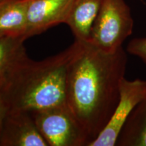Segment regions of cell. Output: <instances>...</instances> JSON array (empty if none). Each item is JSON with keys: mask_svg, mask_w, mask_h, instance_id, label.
I'll return each mask as SVG.
<instances>
[{"mask_svg": "<svg viewBox=\"0 0 146 146\" xmlns=\"http://www.w3.org/2000/svg\"><path fill=\"white\" fill-rule=\"evenodd\" d=\"M0 146H49L29 112H8L0 131Z\"/></svg>", "mask_w": 146, "mask_h": 146, "instance_id": "52a82bcc", "label": "cell"}, {"mask_svg": "<svg viewBox=\"0 0 146 146\" xmlns=\"http://www.w3.org/2000/svg\"><path fill=\"white\" fill-rule=\"evenodd\" d=\"M127 51L141 59L146 66V37L135 38L131 40L127 45Z\"/></svg>", "mask_w": 146, "mask_h": 146, "instance_id": "7c38bea8", "label": "cell"}, {"mask_svg": "<svg viewBox=\"0 0 146 146\" xmlns=\"http://www.w3.org/2000/svg\"><path fill=\"white\" fill-rule=\"evenodd\" d=\"M146 97V81H129L124 77L120 85V98L110 119L89 146H114L129 115Z\"/></svg>", "mask_w": 146, "mask_h": 146, "instance_id": "5b68a950", "label": "cell"}, {"mask_svg": "<svg viewBox=\"0 0 146 146\" xmlns=\"http://www.w3.org/2000/svg\"><path fill=\"white\" fill-rule=\"evenodd\" d=\"M9 1H10V0H0V8H1L2 5H4L5 3L8 2Z\"/></svg>", "mask_w": 146, "mask_h": 146, "instance_id": "5bb4252c", "label": "cell"}, {"mask_svg": "<svg viewBox=\"0 0 146 146\" xmlns=\"http://www.w3.org/2000/svg\"><path fill=\"white\" fill-rule=\"evenodd\" d=\"M103 0H74L66 25L75 39L88 41L91 29Z\"/></svg>", "mask_w": 146, "mask_h": 146, "instance_id": "ba28073f", "label": "cell"}, {"mask_svg": "<svg viewBox=\"0 0 146 146\" xmlns=\"http://www.w3.org/2000/svg\"><path fill=\"white\" fill-rule=\"evenodd\" d=\"M134 21L125 0H103L91 27L88 41L112 52L123 47L132 34Z\"/></svg>", "mask_w": 146, "mask_h": 146, "instance_id": "3957f363", "label": "cell"}, {"mask_svg": "<svg viewBox=\"0 0 146 146\" xmlns=\"http://www.w3.org/2000/svg\"><path fill=\"white\" fill-rule=\"evenodd\" d=\"M49 146H88L86 133L66 104L30 112Z\"/></svg>", "mask_w": 146, "mask_h": 146, "instance_id": "277c9868", "label": "cell"}, {"mask_svg": "<svg viewBox=\"0 0 146 146\" xmlns=\"http://www.w3.org/2000/svg\"><path fill=\"white\" fill-rule=\"evenodd\" d=\"M30 0H10L0 8V34L25 37Z\"/></svg>", "mask_w": 146, "mask_h": 146, "instance_id": "9c48e42d", "label": "cell"}, {"mask_svg": "<svg viewBox=\"0 0 146 146\" xmlns=\"http://www.w3.org/2000/svg\"><path fill=\"white\" fill-rule=\"evenodd\" d=\"M23 36L0 37V82L16 64L27 56Z\"/></svg>", "mask_w": 146, "mask_h": 146, "instance_id": "8fae6325", "label": "cell"}, {"mask_svg": "<svg viewBox=\"0 0 146 146\" xmlns=\"http://www.w3.org/2000/svg\"><path fill=\"white\" fill-rule=\"evenodd\" d=\"M116 145L146 146V97L129 115Z\"/></svg>", "mask_w": 146, "mask_h": 146, "instance_id": "30bf717a", "label": "cell"}, {"mask_svg": "<svg viewBox=\"0 0 146 146\" xmlns=\"http://www.w3.org/2000/svg\"><path fill=\"white\" fill-rule=\"evenodd\" d=\"M76 43L55 56L35 61L28 56L5 74L1 92L8 112L39 110L66 105V79Z\"/></svg>", "mask_w": 146, "mask_h": 146, "instance_id": "7a4b0ae2", "label": "cell"}, {"mask_svg": "<svg viewBox=\"0 0 146 146\" xmlns=\"http://www.w3.org/2000/svg\"><path fill=\"white\" fill-rule=\"evenodd\" d=\"M66 79V104L81 125L89 145L104 130L120 98L125 77L127 53L120 47L112 52L86 41L75 39Z\"/></svg>", "mask_w": 146, "mask_h": 146, "instance_id": "6da1fadb", "label": "cell"}, {"mask_svg": "<svg viewBox=\"0 0 146 146\" xmlns=\"http://www.w3.org/2000/svg\"><path fill=\"white\" fill-rule=\"evenodd\" d=\"M74 1L30 0L25 34L27 39L60 24H66Z\"/></svg>", "mask_w": 146, "mask_h": 146, "instance_id": "8992f818", "label": "cell"}, {"mask_svg": "<svg viewBox=\"0 0 146 146\" xmlns=\"http://www.w3.org/2000/svg\"><path fill=\"white\" fill-rule=\"evenodd\" d=\"M7 113H8V108H7L4 100H3L1 89V83H0V131H1V126H2L3 122Z\"/></svg>", "mask_w": 146, "mask_h": 146, "instance_id": "4fadbf2b", "label": "cell"}, {"mask_svg": "<svg viewBox=\"0 0 146 146\" xmlns=\"http://www.w3.org/2000/svg\"><path fill=\"white\" fill-rule=\"evenodd\" d=\"M1 36H2V35H1L0 34V37H1Z\"/></svg>", "mask_w": 146, "mask_h": 146, "instance_id": "9a60e30c", "label": "cell"}]
</instances>
